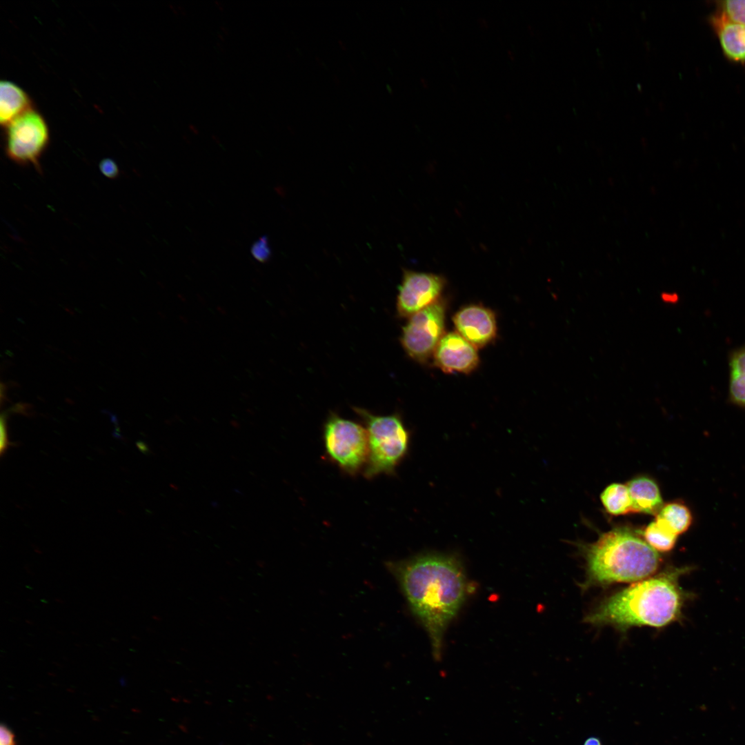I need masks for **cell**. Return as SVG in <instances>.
I'll return each mask as SVG.
<instances>
[{"mask_svg": "<svg viewBox=\"0 0 745 745\" xmlns=\"http://www.w3.org/2000/svg\"><path fill=\"white\" fill-rule=\"evenodd\" d=\"M414 615L426 630L434 657H441L444 633L464 604L468 582L453 555L424 553L389 564Z\"/></svg>", "mask_w": 745, "mask_h": 745, "instance_id": "6da1fadb", "label": "cell"}, {"mask_svg": "<svg viewBox=\"0 0 745 745\" xmlns=\"http://www.w3.org/2000/svg\"><path fill=\"white\" fill-rule=\"evenodd\" d=\"M689 568H668L616 593L593 610L585 622L625 630L633 626L662 628L678 620L688 597L679 581Z\"/></svg>", "mask_w": 745, "mask_h": 745, "instance_id": "7a4b0ae2", "label": "cell"}, {"mask_svg": "<svg viewBox=\"0 0 745 745\" xmlns=\"http://www.w3.org/2000/svg\"><path fill=\"white\" fill-rule=\"evenodd\" d=\"M586 586L631 582L648 577L659 568L655 550L632 530L617 527L584 546Z\"/></svg>", "mask_w": 745, "mask_h": 745, "instance_id": "3957f363", "label": "cell"}, {"mask_svg": "<svg viewBox=\"0 0 745 745\" xmlns=\"http://www.w3.org/2000/svg\"><path fill=\"white\" fill-rule=\"evenodd\" d=\"M362 419L367 433L368 455L364 475L370 479L379 475H391L408 452L410 434L399 415H376L367 410L354 408Z\"/></svg>", "mask_w": 745, "mask_h": 745, "instance_id": "277c9868", "label": "cell"}, {"mask_svg": "<svg viewBox=\"0 0 745 745\" xmlns=\"http://www.w3.org/2000/svg\"><path fill=\"white\" fill-rule=\"evenodd\" d=\"M323 438L326 455L343 471L355 475L364 468L368 455L364 426L332 413L324 424Z\"/></svg>", "mask_w": 745, "mask_h": 745, "instance_id": "5b68a950", "label": "cell"}, {"mask_svg": "<svg viewBox=\"0 0 745 745\" xmlns=\"http://www.w3.org/2000/svg\"><path fill=\"white\" fill-rule=\"evenodd\" d=\"M7 157L21 166L41 171L40 160L50 142V130L43 116L34 108L4 128Z\"/></svg>", "mask_w": 745, "mask_h": 745, "instance_id": "8992f818", "label": "cell"}, {"mask_svg": "<svg viewBox=\"0 0 745 745\" xmlns=\"http://www.w3.org/2000/svg\"><path fill=\"white\" fill-rule=\"evenodd\" d=\"M446 301H438L409 317L403 327L401 343L408 355L426 362L444 335Z\"/></svg>", "mask_w": 745, "mask_h": 745, "instance_id": "52a82bcc", "label": "cell"}, {"mask_svg": "<svg viewBox=\"0 0 745 745\" xmlns=\"http://www.w3.org/2000/svg\"><path fill=\"white\" fill-rule=\"evenodd\" d=\"M446 279L437 274L404 270L399 286L397 310L401 317H410L440 298Z\"/></svg>", "mask_w": 745, "mask_h": 745, "instance_id": "ba28073f", "label": "cell"}, {"mask_svg": "<svg viewBox=\"0 0 745 745\" xmlns=\"http://www.w3.org/2000/svg\"><path fill=\"white\" fill-rule=\"evenodd\" d=\"M433 364L446 373L468 374L479 365L477 348L457 332L445 333L433 355Z\"/></svg>", "mask_w": 745, "mask_h": 745, "instance_id": "9c48e42d", "label": "cell"}, {"mask_svg": "<svg viewBox=\"0 0 745 745\" xmlns=\"http://www.w3.org/2000/svg\"><path fill=\"white\" fill-rule=\"evenodd\" d=\"M453 321L457 332L476 348L487 346L496 337L495 314L482 305L471 304L460 308Z\"/></svg>", "mask_w": 745, "mask_h": 745, "instance_id": "30bf717a", "label": "cell"}, {"mask_svg": "<svg viewBox=\"0 0 745 745\" xmlns=\"http://www.w3.org/2000/svg\"><path fill=\"white\" fill-rule=\"evenodd\" d=\"M632 503V513H657L662 499L657 483L647 476H637L627 484Z\"/></svg>", "mask_w": 745, "mask_h": 745, "instance_id": "8fae6325", "label": "cell"}, {"mask_svg": "<svg viewBox=\"0 0 745 745\" xmlns=\"http://www.w3.org/2000/svg\"><path fill=\"white\" fill-rule=\"evenodd\" d=\"M32 108V101L22 88L11 81H0V123L3 128Z\"/></svg>", "mask_w": 745, "mask_h": 745, "instance_id": "7c38bea8", "label": "cell"}, {"mask_svg": "<svg viewBox=\"0 0 745 745\" xmlns=\"http://www.w3.org/2000/svg\"><path fill=\"white\" fill-rule=\"evenodd\" d=\"M713 23L724 54L734 61H745V26L724 14L715 17Z\"/></svg>", "mask_w": 745, "mask_h": 745, "instance_id": "4fadbf2b", "label": "cell"}, {"mask_svg": "<svg viewBox=\"0 0 745 745\" xmlns=\"http://www.w3.org/2000/svg\"><path fill=\"white\" fill-rule=\"evenodd\" d=\"M656 517L663 520L677 535L685 533L693 522L692 513L683 502L672 501L663 505Z\"/></svg>", "mask_w": 745, "mask_h": 745, "instance_id": "5bb4252c", "label": "cell"}, {"mask_svg": "<svg viewBox=\"0 0 745 745\" xmlns=\"http://www.w3.org/2000/svg\"><path fill=\"white\" fill-rule=\"evenodd\" d=\"M601 501L606 512L613 515L632 513V503L626 485L613 483L602 491Z\"/></svg>", "mask_w": 745, "mask_h": 745, "instance_id": "9a60e30c", "label": "cell"}, {"mask_svg": "<svg viewBox=\"0 0 745 745\" xmlns=\"http://www.w3.org/2000/svg\"><path fill=\"white\" fill-rule=\"evenodd\" d=\"M647 544L657 552H668L675 545L677 535L659 518L656 517L643 532Z\"/></svg>", "mask_w": 745, "mask_h": 745, "instance_id": "2e32d148", "label": "cell"}, {"mask_svg": "<svg viewBox=\"0 0 745 745\" xmlns=\"http://www.w3.org/2000/svg\"><path fill=\"white\" fill-rule=\"evenodd\" d=\"M730 396L733 402L745 406V348L731 359Z\"/></svg>", "mask_w": 745, "mask_h": 745, "instance_id": "e0dca14e", "label": "cell"}, {"mask_svg": "<svg viewBox=\"0 0 745 745\" xmlns=\"http://www.w3.org/2000/svg\"><path fill=\"white\" fill-rule=\"evenodd\" d=\"M721 6L728 19L745 26V1L727 0L722 1Z\"/></svg>", "mask_w": 745, "mask_h": 745, "instance_id": "ac0fdd59", "label": "cell"}, {"mask_svg": "<svg viewBox=\"0 0 745 745\" xmlns=\"http://www.w3.org/2000/svg\"><path fill=\"white\" fill-rule=\"evenodd\" d=\"M253 257L260 262H266L270 257L271 250L268 238L263 236L255 241L250 249Z\"/></svg>", "mask_w": 745, "mask_h": 745, "instance_id": "d6986e66", "label": "cell"}, {"mask_svg": "<svg viewBox=\"0 0 745 745\" xmlns=\"http://www.w3.org/2000/svg\"><path fill=\"white\" fill-rule=\"evenodd\" d=\"M99 170L103 176L109 179H115L119 175V168L116 162L110 158L102 159L99 165Z\"/></svg>", "mask_w": 745, "mask_h": 745, "instance_id": "ffe728a7", "label": "cell"}, {"mask_svg": "<svg viewBox=\"0 0 745 745\" xmlns=\"http://www.w3.org/2000/svg\"><path fill=\"white\" fill-rule=\"evenodd\" d=\"M0 745H16L14 733L3 724L0 728Z\"/></svg>", "mask_w": 745, "mask_h": 745, "instance_id": "44dd1931", "label": "cell"}, {"mask_svg": "<svg viewBox=\"0 0 745 745\" xmlns=\"http://www.w3.org/2000/svg\"><path fill=\"white\" fill-rule=\"evenodd\" d=\"M5 419H6L3 418V416H2L1 421V454L3 453L4 450H6L8 444H10V443L8 442V437H7V431H6V420Z\"/></svg>", "mask_w": 745, "mask_h": 745, "instance_id": "7402d4cb", "label": "cell"}, {"mask_svg": "<svg viewBox=\"0 0 745 745\" xmlns=\"http://www.w3.org/2000/svg\"><path fill=\"white\" fill-rule=\"evenodd\" d=\"M660 298L662 301L665 303H675L677 300V296L675 293L667 292H662Z\"/></svg>", "mask_w": 745, "mask_h": 745, "instance_id": "603a6c76", "label": "cell"}, {"mask_svg": "<svg viewBox=\"0 0 745 745\" xmlns=\"http://www.w3.org/2000/svg\"><path fill=\"white\" fill-rule=\"evenodd\" d=\"M584 745H601V743L598 739L592 737L588 739L585 742Z\"/></svg>", "mask_w": 745, "mask_h": 745, "instance_id": "cb8c5ba5", "label": "cell"}]
</instances>
